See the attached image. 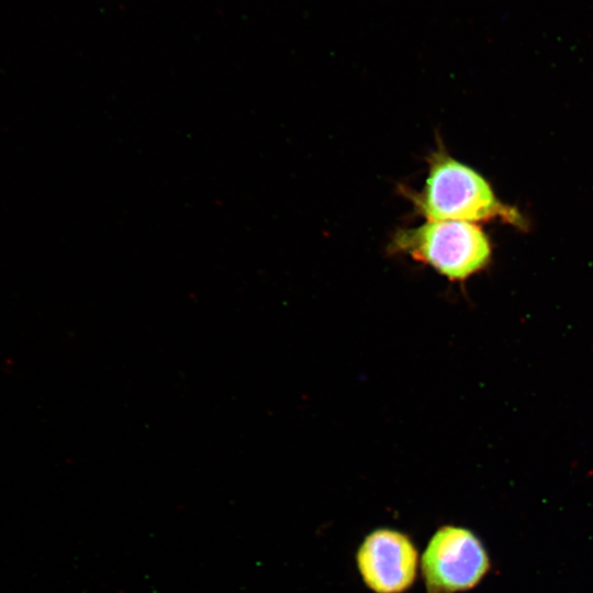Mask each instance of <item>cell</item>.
I'll use <instances>...</instances> for the list:
<instances>
[{
	"mask_svg": "<svg viewBox=\"0 0 593 593\" xmlns=\"http://www.w3.org/2000/svg\"><path fill=\"white\" fill-rule=\"evenodd\" d=\"M356 562L363 583L373 593H404L416 580L419 558L409 535L381 527L363 538Z\"/></svg>",
	"mask_w": 593,
	"mask_h": 593,
	"instance_id": "277c9868",
	"label": "cell"
},
{
	"mask_svg": "<svg viewBox=\"0 0 593 593\" xmlns=\"http://www.w3.org/2000/svg\"><path fill=\"white\" fill-rule=\"evenodd\" d=\"M392 253L410 256L450 281H465L490 261V242L474 223L426 220L419 226L398 231L390 243Z\"/></svg>",
	"mask_w": 593,
	"mask_h": 593,
	"instance_id": "7a4b0ae2",
	"label": "cell"
},
{
	"mask_svg": "<svg viewBox=\"0 0 593 593\" xmlns=\"http://www.w3.org/2000/svg\"><path fill=\"white\" fill-rule=\"evenodd\" d=\"M425 220L481 222L496 217L515 222L518 214L503 205L486 180L439 147L428 158V174L419 192H409Z\"/></svg>",
	"mask_w": 593,
	"mask_h": 593,
	"instance_id": "6da1fadb",
	"label": "cell"
},
{
	"mask_svg": "<svg viewBox=\"0 0 593 593\" xmlns=\"http://www.w3.org/2000/svg\"><path fill=\"white\" fill-rule=\"evenodd\" d=\"M481 539L469 528L443 525L429 538L421 571L426 593H459L475 588L490 570Z\"/></svg>",
	"mask_w": 593,
	"mask_h": 593,
	"instance_id": "3957f363",
	"label": "cell"
}]
</instances>
